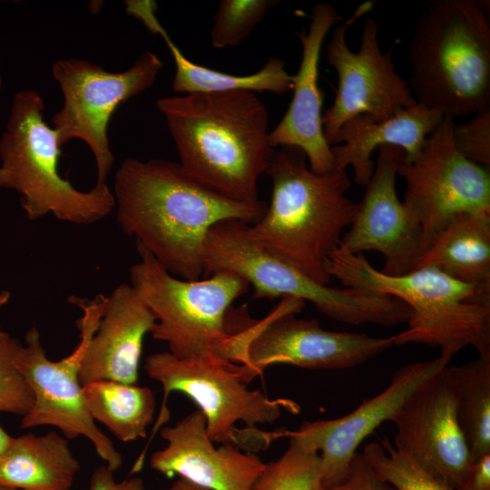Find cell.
Wrapping results in <instances>:
<instances>
[{"label":"cell","mask_w":490,"mask_h":490,"mask_svg":"<svg viewBox=\"0 0 490 490\" xmlns=\"http://www.w3.org/2000/svg\"><path fill=\"white\" fill-rule=\"evenodd\" d=\"M122 231L134 237L172 275L202 278V252L210 230L224 220L254 224L267 210L262 201H236L191 178L179 162L126 158L113 191Z\"/></svg>","instance_id":"1"},{"label":"cell","mask_w":490,"mask_h":490,"mask_svg":"<svg viewBox=\"0 0 490 490\" xmlns=\"http://www.w3.org/2000/svg\"><path fill=\"white\" fill-rule=\"evenodd\" d=\"M179 155L194 181L227 199L253 202L275 149L269 113L250 91L196 93L157 101Z\"/></svg>","instance_id":"2"},{"label":"cell","mask_w":490,"mask_h":490,"mask_svg":"<svg viewBox=\"0 0 490 490\" xmlns=\"http://www.w3.org/2000/svg\"><path fill=\"white\" fill-rule=\"evenodd\" d=\"M271 199L264 215L249 226L262 248L316 282L327 285L329 256L351 224L356 204L347 196L346 171L312 172L305 153L295 147L275 149L266 173Z\"/></svg>","instance_id":"3"},{"label":"cell","mask_w":490,"mask_h":490,"mask_svg":"<svg viewBox=\"0 0 490 490\" xmlns=\"http://www.w3.org/2000/svg\"><path fill=\"white\" fill-rule=\"evenodd\" d=\"M489 6L486 0L426 5L407 52L417 104L453 120L490 109Z\"/></svg>","instance_id":"4"},{"label":"cell","mask_w":490,"mask_h":490,"mask_svg":"<svg viewBox=\"0 0 490 490\" xmlns=\"http://www.w3.org/2000/svg\"><path fill=\"white\" fill-rule=\"evenodd\" d=\"M328 275L348 287L396 297L410 309L407 328L391 336L394 346L408 343L438 348L446 366L468 346L490 358V296L459 281L436 267H423L402 275L376 270L363 253L334 251Z\"/></svg>","instance_id":"5"},{"label":"cell","mask_w":490,"mask_h":490,"mask_svg":"<svg viewBox=\"0 0 490 490\" xmlns=\"http://www.w3.org/2000/svg\"><path fill=\"white\" fill-rule=\"evenodd\" d=\"M136 250L140 260L131 267V286L155 317L152 337L180 358L243 366L244 350L237 334L228 330L227 315L250 284L229 271L181 279L138 242Z\"/></svg>","instance_id":"6"},{"label":"cell","mask_w":490,"mask_h":490,"mask_svg":"<svg viewBox=\"0 0 490 490\" xmlns=\"http://www.w3.org/2000/svg\"><path fill=\"white\" fill-rule=\"evenodd\" d=\"M44 103L34 90L18 91L0 139V189L19 193L29 220L52 214L81 225L96 223L115 208L107 183L77 190L59 173L57 134L44 120Z\"/></svg>","instance_id":"7"},{"label":"cell","mask_w":490,"mask_h":490,"mask_svg":"<svg viewBox=\"0 0 490 490\" xmlns=\"http://www.w3.org/2000/svg\"><path fill=\"white\" fill-rule=\"evenodd\" d=\"M249 224L224 220L209 231L202 252V277L229 271L254 289V299L293 297L311 302L331 319L352 325L387 327L407 323L410 309L396 297L352 288L322 285L259 245Z\"/></svg>","instance_id":"8"},{"label":"cell","mask_w":490,"mask_h":490,"mask_svg":"<svg viewBox=\"0 0 490 490\" xmlns=\"http://www.w3.org/2000/svg\"><path fill=\"white\" fill-rule=\"evenodd\" d=\"M144 370L163 389V400L150 440L168 421L167 399L179 392L192 400L206 417V430L213 443L230 444L240 450L265 449L274 440V432L257 428L272 424L283 410L299 412V406L288 398L271 399L260 390H250L239 365H223L201 358H180L169 351L149 355Z\"/></svg>","instance_id":"9"},{"label":"cell","mask_w":490,"mask_h":490,"mask_svg":"<svg viewBox=\"0 0 490 490\" xmlns=\"http://www.w3.org/2000/svg\"><path fill=\"white\" fill-rule=\"evenodd\" d=\"M105 299L103 294L93 299L69 297L68 301L83 312L76 320L80 336L73 352L57 361L49 359L40 332L32 328L24 335L17 365L34 398L30 411L22 416L21 427L51 426L57 427L67 439L84 436L105 466L115 472L122 464V455L91 416L80 382L81 365L98 328Z\"/></svg>","instance_id":"10"},{"label":"cell","mask_w":490,"mask_h":490,"mask_svg":"<svg viewBox=\"0 0 490 490\" xmlns=\"http://www.w3.org/2000/svg\"><path fill=\"white\" fill-rule=\"evenodd\" d=\"M305 301L282 297L263 318H252L246 306L237 310L233 328L240 333L246 361L241 367L250 383L272 365L287 364L310 369H346L361 365L393 347L391 337L331 331L315 319L296 315Z\"/></svg>","instance_id":"11"},{"label":"cell","mask_w":490,"mask_h":490,"mask_svg":"<svg viewBox=\"0 0 490 490\" xmlns=\"http://www.w3.org/2000/svg\"><path fill=\"white\" fill-rule=\"evenodd\" d=\"M163 67L152 51L142 53L127 70L110 73L82 59H61L53 64L63 107L53 116V128L62 147L72 139L83 141L96 165L97 184H105L114 164L108 124L115 110L152 87Z\"/></svg>","instance_id":"12"},{"label":"cell","mask_w":490,"mask_h":490,"mask_svg":"<svg viewBox=\"0 0 490 490\" xmlns=\"http://www.w3.org/2000/svg\"><path fill=\"white\" fill-rule=\"evenodd\" d=\"M454 123L444 115L419 154L397 170L406 182L402 204L421 230V255L456 216L490 215L489 171L458 152Z\"/></svg>","instance_id":"13"},{"label":"cell","mask_w":490,"mask_h":490,"mask_svg":"<svg viewBox=\"0 0 490 490\" xmlns=\"http://www.w3.org/2000/svg\"><path fill=\"white\" fill-rule=\"evenodd\" d=\"M373 5V1L359 5L352 16L335 27L327 44L328 64L338 74L334 102L322 113L323 132L330 146L341 126L357 115L386 120L416 104L407 80L396 72L393 46L382 52L378 24L373 18L364 23L358 52L347 44L349 26Z\"/></svg>","instance_id":"14"},{"label":"cell","mask_w":490,"mask_h":490,"mask_svg":"<svg viewBox=\"0 0 490 490\" xmlns=\"http://www.w3.org/2000/svg\"><path fill=\"white\" fill-rule=\"evenodd\" d=\"M446 365L436 358L413 362L397 369L378 395L364 399L352 412L329 420L306 421L295 431L275 432L303 448L317 452L321 461L320 486L342 484L359 445L381 424L392 421L407 399Z\"/></svg>","instance_id":"15"},{"label":"cell","mask_w":490,"mask_h":490,"mask_svg":"<svg viewBox=\"0 0 490 490\" xmlns=\"http://www.w3.org/2000/svg\"><path fill=\"white\" fill-rule=\"evenodd\" d=\"M457 391L447 366L423 384L391 422L394 446L455 489L473 460L457 418Z\"/></svg>","instance_id":"16"},{"label":"cell","mask_w":490,"mask_h":490,"mask_svg":"<svg viewBox=\"0 0 490 490\" xmlns=\"http://www.w3.org/2000/svg\"><path fill=\"white\" fill-rule=\"evenodd\" d=\"M405 155L396 146L378 148L372 177L338 249L350 254L380 252L385 260L381 271L394 276L413 270L421 256V230L409 219L396 191L397 170Z\"/></svg>","instance_id":"17"},{"label":"cell","mask_w":490,"mask_h":490,"mask_svg":"<svg viewBox=\"0 0 490 490\" xmlns=\"http://www.w3.org/2000/svg\"><path fill=\"white\" fill-rule=\"evenodd\" d=\"M340 19L332 5L319 3L311 8L308 30L296 32L302 55L297 74L291 75L293 96L286 113L270 131L269 136L274 149L295 147L301 150L309 170L317 174L336 172L331 146L323 132V92L318 86V64L325 38Z\"/></svg>","instance_id":"18"},{"label":"cell","mask_w":490,"mask_h":490,"mask_svg":"<svg viewBox=\"0 0 490 490\" xmlns=\"http://www.w3.org/2000/svg\"><path fill=\"white\" fill-rule=\"evenodd\" d=\"M160 434L167 444L152 455L151 467L168 477L178 475L208 490H250L265 464L258 456L243 453L233 445L216 447L200 409L172 426L162 427Z\"/></svg>","instance_id":"19"},{"label":"cell","mask_w":490,"mask_h":490,"mask_svg":"<svg viewBox=\"0 0 490 490\" xmlns=\"http://www.w3.org/2000/svg\"><path fill=\"white\" fill-rule=\"evenodd\" d=\"M155 322L131 285L117 286L106 297L98 328L83 359L82 386L98 380L136 384L143 340Z\"/></svg>","instance_id":"20"},{"label":"cell","mask_w":490,"mask_h":490,"mask_svg":"<svg viewBox=\"0 0 490 490\" xmlns=\"http://www.w3.org/2000/svg\"><path fill=\"white\" fill-rule=\"evenodd\" d=\"M443 118L440 110L417 103L386 120L357 115L341 126L330 148L335 171L351 167L354 181L366 187L374 172L372 154L376 149L385 145L398 147L406 153L403 161L410 162L419 154Z\"/></svg>","instance_id":"21"},{"label":"cell","mask_w":490,"mask_h":490,"mask_svg":"<svg viewBox=\"0 0 490 490\" xmlns=\"http://www.w3.org/2000/svg\"><path fill=\"white\" fill-rule=\"evenodd\" d=\"M156 10L154 1H125L126 13L140 20L150 32L160 35L167 44L176 68L172 85L174 92L190 94L244 90L284 94L292 90V74L287 72L286 64L280 58L270 57L260 70L249 75L229 74L190 61L158 20Z\"/></svg>","instance_id":"22"},{"label":"cell","mask_w":490,"mask_h":490,"mask_svg":"<svg viewBox=\"0 0 490 490\" xmlns=\"http://www.w3.org/2000/svg\"><path fill=\"white\" fill-rule=\"evenodd\" d=\"M80 464L56 431L14 437L0 458V485L17 490H70Z\"/></svg>","instance_id":"23"},{"label":"cell","mask_w":490,"mask_h":490,"mask_svg":"<svg viewBox=\"0 0 490 490\" xmlns=\"http://www.w3.org/2000/svg\"><path fill=\"white\" fill-rule=\"evenodd\" d=\"M423 267H436L490 296V215L456 216L434 238L414 270Z\"/></svg>","instance_id":"24"},{"label":"cell","mask_w":490,"mask_h":490,"mask_svg":"<svg viewBox=\"0 0 490 490\" xmlns=\"http://www.w3.org/2000/svg\"><path fill=\"white\" fill-rule=\"evenodd\" d=\"M83 397L93 420L118 440L127 443L147 436L156 410L155 395L149 387L98 380L83 386Z\"/></svg>","instance_id":"25"},{"label":"cell","mask_w":490,"mask_h":490,"mask_svg":"<svg viewBox=\"0 0 490 490\" xmlns=\"http://www.w3.org/2000/svg\"><path fill=\"white\" fill-rule=\"evenodd\" d=\"M457 391V418L473 462L490 454V358L449 368Z\"/></svg>","instance_id":"26"},{"label":"cell","mask_w":490,"mask_h":490,"mask_svg":"<svg viewBox=\"0 0 490 490\" xmlns=\"http://www.w3.org/2000/svg\"><path fill=\"white\" fill-rule=\"evenodd\" d=\"M320 475L318 453L289 439V447L278 459L264 464L250 490H317Z\"/></svg>","instance_id":"27"},{"label":"cell","mask_w":490,"mask_h":490,"mask_svg":"<svg viewBox=\"0 0 490 490\" xmlns=\"http://www.w3.org/2000/svg\"><path fill=\"white\" fill-rule=\"evenodd\" d=\"M381 445L365 446L363 455L376 471L397 490H454L385 437Z\"/></svg>","instance_id":"28"},{"label":"cell","mask_w":490,"mask_h":490,"mask_svg":"<svg viewBox=\"0 0 490 490\" xmlns=\"http://www.w3.org/2000/svg\"><path fill=\"white\" fill-rule=\"evenodd\" d=\"M278 4L276 0H221L211 30L212 46L224 49L240 44Z\"/></svg>","instance_id":"29"},{"label":"cell","mask_w":490,"mask_h":490,"mask_svg":"<svg viewBox=\"0 0 490 490\" xmlns=\"http://www.w3.org/2000/svg\"><path fill=\"white\" fill-rule=\"evenodd\" d=\"M22 348L23 344L10 335L0 340V412L24 416L34 398L17 365Z\"/></svg>","instance_id":"30"},{"label":"cell","mask_w":490,"mask_h":490,"mask_svg":"<svg viewBox=\"0 0 490 490\" xmlns=\"http://www.w3.org/2000/svg\"><path fill=\"white\" fill-rule=\"evenodd\" d=\"M453 140L458 152L479 165L490 164V109L474 114L462 124L454 123Z\"/></svg>","instance_id":"31"},{"label":"cell","mask_w":490,"mask_h":490,"mask_svg":"<svg viewBox=\"0 0 490 490\" xmlns=\"http://www.w3.org/2000/svg\"><path fill=\"white\" fill-rule=\"evenodd\" d=\"M317 490H397L382 477L362 453H356L346 480L336 486Z\"/></svg>","instance_id":"32"},{"label":"cell","mask_w":490,"mask_h":490,"mask_svg":"<svg viewBox=\"0 0 490 490\" xmlns=\"http://www.w3.org/2000/svg\"><path fill=\"white\" fill-rule=\"evenodd\" d=\"M88 490H145V487L143 480L139 476L116 481L113 471L104 465L93 472Z\"/></svg>","instance_id":"33"},{"label":"cell","mask_w":490,"mask_h":490,"mask_svg":"<svg viewBox=\"0 0 490 490\" xmlns=\"http://www.w3.org/2000/svg\"><path fill=\"white\" fill-rule=\"evenodd\" d=\"M454 490H490V454L474 461Z\"/></svg>","instance_id":"34"},{"label":"cell","mask_w":490,"mask_h":490,"mask_svg":"<svg viewBox=\"0 0 490 490\" xmlns=\"http://www.w3.org/2000/svg\"><path fill=\"white\" fill-rule=\"evenodd\" d=\"M162 490H208L198 485H195L182 477H179L169 487Z\"/></svg>","instance_id":"35"},{"label":"cell","mask_w":490,"mask_h":490,"mask_svg":"<svg viewBox=\"0 0 490 490\" xmlns=\"http://www.w3.org/2000/svg\"><path fill=\"white\" fill-rule=\"evenodd\" d=\"M13 438L0 425V458L8 449Z\"/></svg>","instance_id":"36"},{"label":"cell","mask_w":490,"mask_h":490,"mask_svg":"<svg viewBox=\"0 0 490 490\" xmlns=\"http://www.w3.org/2000/svg\"><path fill=\"white\" fill-rule=\"evenodd\" d=\"M11 297V294L7 290H3L0 293V309L9 301ZM9 334L5 332L2 329V326L0 324V340L6 338Z\"/></svg>","instance_id":"37"},{"label":"cell","mask_w":490,"mask_h":490,"mask_svg":"<svg viewBox=\"0 0 490 490\" xmlns=\"http://www.w3.org/2000/svg\"><path fill=\"white\" fill-rule=\"evenodd\" d=\"M0 490H17V489L10 488V487L0 485Z\"/></svg>","instance_id":"38"},{"label":"cell","mask_w":490,"mask_h":490,"mask_svg":"<svg viewBox=\"0 0 490 490\" xmlns=\"http://www.w3.org/2000/svg\"><path fill=\"white\" fill-rule=\"evenodd\" d=\"M2 83H3V82H2V74H1V61H0V89H1V87H2Z\"/></svg>","instance_id":"39"}]
</instances>
